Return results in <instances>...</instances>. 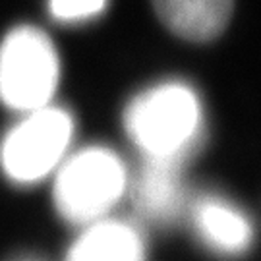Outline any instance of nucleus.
<instances>
[{"label":"nucleus","mask_w":261,"mask_h":261,"mask_svg":"<svg viewBox=\"0 0 261 261\" xmlns=\"http://www.w3.org/2000/svg\"><path fill=\"white\" fill-rule=\"evenodd\" d=\"M124 130L143 161L182 167L205 136V111L184 82H161L138 93L124 109Z\"/></svg>","instance_id":"1"},{"label":"nucleus","mask_w":261,"mask_h":261,"mask_svg":"<svg viewBox=\"0 0 261 261\" xmlns=\"http://www.w3.org/2000/svg\"><path fill=\"white\" fill-rule=\"evenodd\" d=\"M53 176L56 213L82 226L105 219L130 184L124 161L103 145L68 153Z\"/></svg>","instance_id":"2"},{"label":"nucleus","mask_w":261,"mask_h":261,"mask_svg":"<svg viewBox=\"0 0 261 261\" xmlns=\"http://www.w3.org/2000/svg\"><path fill=\"white\" fill-rule=\"evenodd\" d=\"M60 82V58L43 29L18 25L0 43V103L25 114L53 103Z\"/></svg>","instance_id":"3"},{"label":"nucleus","mask_w":261,"mask_h":261,"mask_svg":"<svg viewBox=\"0 0 261 261\" xmlns=\"http://www.w3.org/2000/svg\"><path fill=\"white\" fill-rule=\"evenodd\" d=\"M72 114L56 105L25 112L0 140V170L16 186H33L53 176L70 151Z\"/></svg>","instance_id":"4"},{"label":"nucleus","mask_w":261,"mask_h":261,"mask_svg":"<svg viewBox=\"0 0 261 261\" xmlns=\"http://www.w3.org/2000/svg\"><path fill=\"white\" fill-rule=\"evenodd\" d=\"M190 221L197 240L221 257H238L253 246L255 226L242 207L217 194H203L192 203Z\"/></svg>","instance_id":"5"},{"label":"nucleus","mask_w":261,"mask_h":261,"mask_svg":"<svg viewBox=\"0 0 261 261\" xmlns=\"http://www.w3.org/2000/svg\"><path fill=\"white\" fill-rule=\"evenodd\" d=\"M132 201L141 219L170 224L186 207V190L178 165L143 161L132 182Z\"/></svg>","instance_id":"6"},{"label":"nucleus","mask_w":261,"mask_h":261,"mask_svg":"<svg viewBox=\"0 0 261 261\" xmlns=\"http://www.w3.org/2000/svg\"><path fill=\"white\" fill-rule=\"evenodd\" d=\"M64 261H145V240L136 224L105 217L85 224Z\"/></svg>","instance_id":"7"},{"label":"nucleus","mask_w":261,"mask_h":261,"mask_svg":"<svg viewBox=\"0 0 261 261\" xmlns=\"http://www.w3.org/2000/svg\"><path fill=\"white\" fill-rule=\"evenodd\" d=\"M159 19L174 35L207 43L223 33L230 16L234 0H151Z\"/></svg>","instance_id":"8"},{"label":"nucleus","mask_w":261,"mask_h":261,"mask_svg":"<svg viewBox=\"0 0 261 261\" xmlns=\"http://www.w3.org/2000/svg\"><path fill=\"white\" fill-rule=\"evenodd\" d=\"M109 0H48V12L58 21L75 23L103 14Z\"/></svg>","instance_id":"9"},{"label":"nucleus","mask_w":261,"mask_h":261,"mask_svg":"<svg viewBox=\"0 0 261 261\" xmlns=\"http://www.w3.org/2000/svg\"><path fill=\"white\" fill-rule=\"evenodd\" d=\"M21 261H37V259H21Z\"/></svg>","instance_id":"10"}]
</instances>
